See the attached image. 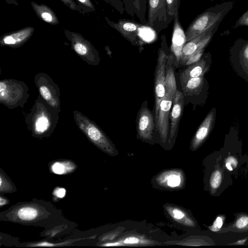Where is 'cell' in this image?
<instances>
[{
    "label": "cell",
    "mask_w": 248,
    "mask_h": 248,
    "mask_svg": "<svg viewBox=\"0 0 248 248\" xmlns=\"http://www.w3.org/2000/svg\"><path fill=\"white\" fill-rule=\"evenodd\" d=\"M175 58L170 52L166 64V77L165 82V94L162 98L158 111L155 130L160 135L161 140L165 142L169 136L170 115L174 98L177 90L175 77L174 73Z\"/></svg>",
    "instance_id": "1"
},
{
    "label": "cell",
    "mask_w": 248,
    "mask_h": 248,
    "mask_svg": "<svg viewBox=\"0 0 248 248\" xmlns=\"http://www.w3.org/2000/svg\"><path fill=\"white\" fill-rule=\"evenodd\" d=\"M34 103L26 118L28 128L36 135L50 134L58 122L61 110L49 105L41 96Z\"/></svg>",
    "instance_id": "2"
},
{
    "label": "cell",
    "mask_w": 248,
    "mask_h": 248,
    "mask_svg": "<svg viewBox=\"0 0 248 248\" xmlns=\"http://www.w3.org/2000/svg\"><path fill=\"white\" fill-rule=\"evenodd\" d=\"M233 3L232 1H225L210 7L199 15L185 31L186 42L207 30L219 25L232 9Z\"/></svg>",
    "instance_id": "3"
},
{
    "label": "cell",
    "mask_w": 248,
    "mask_h": 248,
    "mask_svg": "<svg viewBox=\"0 0 248 248\" xmlns=\"http://www.w3.org/2000/svg\"><path fill=\"white\" fill-rule=\"evenodd\" d=\"M73 114L77 125L90 141L110 155L117 154L112 142L96 124L77 110L74 111Z\"/></svg>",
    "instance_id": "4"
},
{
    "label": "cell",
    "mask_w": 248,
    "mask_h": 248,
    "mask_svg": "<svg viewBox=\"0 0 248 248\" xmlns=\"http://www.w3.org/2000/svg\"><path fill=\"white\" fill-rule=\"evenodd\" d=\"M160 47L157 53L156 64L154 78L155 107L153 113L155 125L157 120L160 102L163 97L165 91V82L166 77V64L169 55V47L165 34L161 37Z\"/></svg>",
    "instance_id": "5"
},
{
    "label": "cell",
    "mask_w": 248,
    "mask_h": 248,
    "mask_svg": "<svg viewBox=\"0 0 248 248\" xmlns=\"http://www.w3.org/2000/svg\"><path fill=\"white\" fill-rule=\"evenodd\" d=\"M29 94L27 85L15 79H3L0 82V101L7 107H23Z\"/></svg>",
    "instance_id": "6"
},
{
    "label": "cell",
    "mask_w": 248,
    "mask_h": 248,
    "mask_svg": "<svg viewBox=\"0 0 248 248\" xmlns=\"http://www.w3.org/2000/svg\"><path fill=\"white\" fill-rule=\"evenodd\" d=\"M65 37L70 42L72 49L89 64L98 65L100 58L98 51L91 42L84 38L82 34L64 30Z\"/></svg>",
    "instance_id": "7"
},
{
    "label": "cell",
    "mask_w": 248,
    "mask_h": 248,
    "mask_svg": "<svg viewBox=\"0 0 248 248\" xmlns=\"http://www.w3.org/2000/svg\"><path fill=\"white\" fill-rule=\"evenodd\" d=\"M147 101H144L137 113L136 129L137 138L144 141H152L155 123L153 112L148 108Z\"/></svg>",
    "instance_id": "8"
},
{
    "label": "cell",
    "mask_w": 248,
    "mask_h": 248,
    "mask_svg": "<svg viewBox=\"0 0 248 248\" xmlns=\"http://www.w3.org/2000/svg\"><path fill=\"white\" fill-rule=\"evenodd\" d=\"M167 7L166 0H148L146 25L157 32L167 28Z\"/></svg>",
    "instance_id": "9"
},
{
    "label": "cell",
    "mask_w": 248,
    "mask_h": 248,
    "mask_svg": "<svg viewBox=\"0 0 248 248\" xmlns=\"http://www.w3.org/2000/svg\"><path fill=\"white\" fill-rule=\"evenodd\" d=\"M34 82L40 96L49 105L60 109V90L50 77L47 74L39 73L35 76Z\"/></svg>",
    "instance_id": "10"
},
{
    "label": "cell",
    "mask_w": 248,
    "mask_h": 248,
    "mask_svg": "<svg viewBox=\"0 0 248 248\" xmlns=\"http://www.w3.org/2000/svg\"><path fill=\"white\" fill-rule=\"evenodd\" d=\"M230 52L233 68L240 76L248 82V40L237 39Z\"/></svg>",
    "instance_id": "11"
},
{
    "label": "cell",
    "mask_w": 248,
    "mask_h": 248,
    "mask_svg": "<svg viewBox=\"0 0 248 248\" xmlns=\"http://www.w3.org/2000/svg\"><path fill=\"white\" fill-rule=\"evenodd\" d=\"M218 26L217 25L207 30L186 42L182 49L179 65H185L193 55L201 50L205 49L206 46L211 41Z\"/></svg>",
    "instance_id": "12"
},
{
    "label": "cell",
    "mask_w": 248,
    "mask_h": 248,
    "mask_svg": "<svg viewBox=\"0 0 248 248\" xmlns=\"http://www.w3.org/2000/svg\"><path fill=\"white\" fill-rule=\"evenodd\" d=\"M107 24L117 31L132 45L139 46L140 44V30L141 25L135 21L126 19H121L117 22L110 20L105 16Z\"/></svg>",
    "instance_id": "13"
},
{
    "label": "cell",
    "mask_w": 248,
    "mask_h": 248,
    "mask_svg": "<svg viewBox=\"0 0 248 248\" xmlns=\"http://www.w3.org/2000/svg\"><path fill=\"white\" fill-rule=\"evenodd\" d=\"M211 63V54L208 52L203 54L198 61L190 64L180 75V81L182 88L189 79L204 76L209 70Z\"/></svg>",
    "instance_id": "14"
},
{
    "label": "cell",
    "mask_w": 248,
    "mask_h": 248,
    "mask_svg": "<svg viewBox=\"0 0 248 248\" xmlns=\"http://www.w3.org/2000/svg\"><path fill=\"white\" fill-rule=\"evenodd\" d=\"M186 43V37L179 20V14L173 19V25L171 38L170 52L175 58L174 66L178 68L182 54L183 48Z\"/></svg>",
    "instance_id": "15"
},
{
    "label": "cell",
    "mask_w": 248,
    "mask_h": 248,
    "mask_svg": "<svg viewBox=\"0 0 248 248\" xmlns=\"http://www.w3.org/2000/svg\"><path fill=\"white\" fill-rule=\"evenodd\" d=\"M216 113V108H212L199 126L191 141L192 150L198 149L208 137L214 127Z\"/></svg>",
    "instance_id": "16"
},
{
    "label": "cell",
    "mask_w": 248,
    "mask_h": 248,
    "mask_svg": "<svg viewBox=\"0 0 248 248\" xmlns=\"http://www.w3.org/2000/svg\"><path fill=\"white\" fill-rule=\"evenodd\" d=\"M184 105V95L182 92L177 90L175 93L172 104V108L170 113L169 141L172 143L174 141L178 132L179 122L181 120Z\"/></svg>",
    "instance_id": "17"
},
{
    "label": "cell",
    "mask_w": 248,
    "mask_h": 248,
    "mask_svg": "<svg viewBox=\"0 0 248 248\" xmlns=\"http://www.w3.org/2000/svg\"><path fill=\"white\" fill-rule=\"evenodd\" d=\"M34 31L33 27L28 26L5 33L0 38V45L12 48L20 47L31 38Z\"/></svg>",
    "instance_id": "18"
},
{
    "label": "cell",
    "mask_w": 248,
    "mask_h": 248,
    "mask_svg": "<svg viewBox=\"0 0 248 248\" xmlns=\"http://www.w3.org/2000/svg\"><path fill=\"white\" fill-rule=\"evenodd\" d=\"M148 0H122L126 12L136 16L142 24H146V13Z\"/></svg>",
    "instance_id": "19"
},
{
    "label": "cell",
    "mask_w": 248,
    "mask_h": 248,
    "mask_svg": "<svg viewBox=\"0 0 248 248\" xmlns=\"http://www.w3.org/2000/svg\"><path fill=\"white\" fill-rule=\"evenodd\" d=\"M31 5L37 16L41 20L52 25L59 24V19L51 8L45 4L31 1Z\"/></svg>",
    "instance_id": "20"
},
{
    "label": "cell",
    "mask_w": 248,
    "mask_h": 248,
    "mask_svg": "<svg viewBox=\"0 0 248 248\" xmlns=\"http://www.w3.org/2000/svg\"><path fill=\"white\" fill-rule=\"evenodd\" d=\"M165 208L171 217L177 222L190 227L195 226V222L183 209L173 205H166Z\"/></svg>",
    "instance_id": "21"
},
{
    "label": "cell",
    "mask_w": 248,
    "mask_h": 248,
    "mask_svg": "<svg viewBox=\"0 0 248 248\" xmlns=\"http://www.w3.org/2000/svg\"><path fill=\"white\" fill-rule=\"evenodd\" d=\"M183 180V175L178 170L164 172L157 178V181L160 185L172 188L180 186Z\"/></svg>",
    "instance_id": "22"
},
{
    "label": "cell",
    "mask_w": 248,
    "mask_h": 248,
    "mask_svg": "<svg viewBox=\"0 0 248 248\" xmlns=\"http://www.w3.org/2000/svg\"><path fill=\"white\" fill-rule=\"evenodd\" d=\"M204 76L189 79L182 87L184 95L192 96L199 94L204 84Z\"/></svg>",
    "instance_id": "23"
},
{
    "label": "cell",
    "mask_w": 248,
    "mask_h": 248,
    "mask_svg": "<svg viewBox=\"0 0 248 248\" xmlns=\"http://www.w3.org/2000/svg\"><path fill=\"white\" fill-rule=\"evenodd\" d=\"M223 179V172L218 164L215 165L209 180V186L211 194H215L221 186Z\"/></svg>",
    "instance_id": "24"
},
{
    "label": "cell",
    "mask_w": 248,
    "mask_h": 248,
    "mask_svg": "<svg viewBox=\"0 0 248 248\" xmlns=\"http://www.w3.org/2000/svg\"><path fill=\"white\" fill-rule=\"evenodd\" d=\"M227 229L235 232H248V214H238L233 223Z\"/></svg>",
    "instance_id": "25"
},
{
    "label": "cell",
    "mask_w": 248,
    "mask_h": 248,
    "mask_svg": "<svg viewBox=\"0 0 248 248\" xmlns=\"http://www.w3.org/2000/svg\"><path fill=\"white\" fill-rule=\"evenodd\" d=\"M17 216L21 220L31 221L35 219L39 215L38 209L31 206H25L17 211Z\"/></svg>",
    "instance_id": "26"
},
{
    "label": "cell",
    "mask_w": 248,
    "mask_h": 248,
    "mask_svg": "<svg viewBox=\"0 0 248 248\" xmlns=\"http://www.w3.org/2000/svg\"><path fill=\"white\" fill-rule=\"evenodd\" d=\"M181 0H166L167 7V22L170 24L177 14H179V9Z\"/></svg>",
    "instance_id": "27"
},
{
    "label": "cell",
    "mask_w": 248,
    "mask_h": 248,
    "mask_svg": "<svg viewBox=\"0 0 248 248\" xmlns=\"http://www.w3.org/2000/svg\"><path fill=\"white\" fill-rule=\"evenodd\" d=\"M146 241L144 240L139 238L137 236H128L122 240L118 241V242L108 243L104 244V246H124L127 245H138L141 244H145Z\"/></svg>",
    "instance_id": "28"
},
{
    "label": "cell",
    "mask_w": 248,
    "mask_h": 248,
    "mask_svg": "<svg viewBox=\"0 0 248 248\" xmlns=\"http://www.w3.org/2000/svg\"><path fill=\"white\" fill-rule=\"evenodd\" d=\"M74 164L68 162H55L52 166V170L56 174H63L73 170Z\"/></svg>",
    "instance_id": "29"
},
{
    "label": "cell",
    "mask_w": 248,
    "mask_h": 248,
    "mask_svg": "<svg viewBox=\"0 0 248 248\" xmlns=\"http://www.w3.org/2000/svg\"><path fill=\"white\" fill-rule=\"evenodd\" d=\"M82 14L94 12L95 7L91 0H76Z\"/></svg>",
    "instance_id": "30"
},
{
    "label": "cell",
    "mask_w": 248,
    "mask_h": 248,
    "mask_svg": "<svg viewBox=\"0 0 248 248\" xmlns=\"http://www.w3.org/2000/svg\"><path fill=\"white\" fill-rule=\"evenodd\" d=\"M237 158L232 155H228L224 160L225 166L229 171H232L235 169L237 166Z\"/></svg>",
    "instance_id": "31"
},
{
    "label": "cell",
    "mask_w": 248,
    "mask_h": 248,
    "mask_svg": "<svg viewBox=\"0 0 248 248\" xmlns=\"http://www.w3.org/2000/svg\"><path fill=\"white\" fill-rule=\"evenodd\" d=\"M106 2L108 3L114 8H115L117 11H118L121 14H123L125 9L122 0H103Z\"/></svg>",
    "instance_id": "32"
},
{
    "label": "cell",
    "mask_w": 248,
    "mask_h": 248,
    "mask_svg": "<svg viewBox=\"0 0 248 248\" xmlns=\"http://www.w3.org/2000/svg\"><path fill=\"white\" fill-rule=\"evenodd\" d=\"M241 26L248 27V9L240 16L232 27L236 29Z\"/></svg>",
    "instance_id": "33"
},
{
    "label": "cell",
    "mask_w": 248,
    "mask_h": 248,
    "mask_svg": "<svg viewBox=\"0 0 248 248\" xmlns=\"http://www.w3.org/2000/svg\"><path fill=\"white\" fill-rule=\"evenodd\" d=\"M224 218V217H222V216L217 217L213 225L209 227V229L213 232L218 231L223 225Z\"/></svg>",
    "instance_id": "34"
},
{
    "label": "cell",
    "mask_w": 248,
    "mask_h": 248,
    "mask_svg": "<svg viewBox=\"0 0 248 248\" xmlns=\"http://www.w3.org/2000/svg\"><path fill=\"white\" fill-rule=\"evenodd\" d=\"M65 5L73 11L82 14V12L74 0H60Z\"/></svg>",
    "instance_id": "35"
},
{
    "label": "cell",
    "mask_w": 248,
    "mask_h": 248,
    "mask_svg": "<svg viewBox=\"0 0 248 248\" xmlns=\"http://www.w3.org/2000/svg\"><path fill=\"white\" fill-rule=\"evenodd\" d=\"M204 49H202L193 55L187 61L185 65H190L195 62L198 61L201 59L203 54Z\"/></svg>",
    "instance_id": "36"
},
{
    "label": "cell",
    "mask_w": 248,
    "mask_h": 248,
    "mask_svg": "<svg viewBox=\"0 0 248 248\" xmlns=\"http://www.w3.org/2000/svg\"><path fill=\"white\" fill-rule=\"evenodd\" d=\"M11 188V185L7 181V180L4 179V178H2V175H1L0 177V191H7Z\"/></svg>",
    "instance_id": "37"
},
{
    "label": "cell",
    "mask_w": 248,
    "mask_h": 248,
    "mask_svg": "<svg viewBox=\"0 0 248 248\" xmlns=\"http://www.w3.org/2000/svg\"><path fill=\"white\" fill-rule=\"evenodd\" d=\"M65 194V190L64 188H58L55 191V195L60 198H63Z\"/></svg>",
    "instance_id": "38"
},
{
    "label": "cell",
    "mask_w": 248,
    "mask_h": 248,
    "mask_svg": "<svg viewBox=\"0 0 248 248\" xmlns=\"http://www.w3.org/2000/svg\"><path fill=\"white\" fill-rule=\"evenodd\" d=\"M247 240V238H245L241 240H239L236 242H235L234 243H232V244L230 245H244L246 243V242Z\"/></svg>",
    "instance_id": "39"
},
{
    "label": "cell",
    "mask_w": 248,
    "mask_h": 248,
    "mask_svg": "<svg viewBox=\"0 0 248 248\" xmlns=\"http://www.w3.org/2000/svg\"><path fill=\"white\" fill-rule=\"evenodd\" d=\"M4 0L7 3L10 4H14L16 5H19L18 3L16 0Z\"/></svg>",
    "instance_id": "40"
},
{
    "label": "cell",
    "mask_w": 248,
    "mask_h": 248,
    "mask_svg": "<svg viewBox=\"0 0 248 248\" xmlns=\"http://www.w3.org/2000/svg\"><path fill=\"white\" fill-rule=\"evenodd\" d=\"M7 203V201L2 197L0 198V205L1 206H3Z\"/></svg>",
    "instance_id": "41"
},
{
    "label": "cell",
    "mask_w": 248,
    "mask_h": 248,
    "mask_svg": "<svg viewBox=\"0 0 248 248\" xmlns=\"http://www.w3.org/2000/svg\"><path fill=\"white\" fill-rule=\"evenodd\" d=\"M215 0H211V1H214Z\"/></svg>",
    "instance_id": "42"
}]
</instances>
